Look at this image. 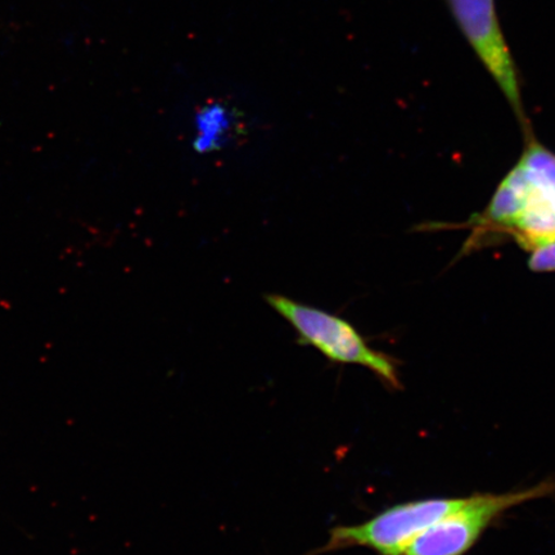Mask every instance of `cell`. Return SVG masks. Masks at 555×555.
I'll use <instances>...</instances> for the list:
<instances>
[{"mask_svg": "<svg viewBox=\"0 0 555 555\" xmlns=\"http://www.w3.org/2000/svg\"><path fill=\"white\" fill-rule=\"evenodd\" d=\"M483 231L508 233L527 251L555 238V154L531 138L519 162L474 219Z\"/></svg>", "mask_w": 555, "mask_h": 555, "instance_id": "1", "label": "cell"}, {"mask_svg": "<svg viewBox=\"0 0 555 555\" xmlns=\"http://www.w3.org/2000/svg\"><path fill=\"white\" fill-rule=\"evenodd\" d=\"M266 300L293 325L301 345L315 347L332 362L365 366L388 386L401 387L397 362L385 352L372 349L345 319L282 295H268Z\"/></svg>", "mask_w": 555, "mask_h": 555, "instance_id": "2", "label": "cell"}, {"mask_svg": "<svg viewBox=\"0 0 555 555\" xmlns=\"http://www.w3.org/2000/svg\"><path fill=\"white\" fill-rule=\"evenodd\" d=\"M554 482L509 494L475 495L416 537L402 555H463L481 538L502 513L535 499L553 494Z\"/></svg>", "mask_w": 555, "mask_h": 555, "instance_id": "3", "label": "cell"}, {"mask_svg": "<svg viewBox=\"0 0 555 555\" xmlns=\"http://www.w3.org/2000/svg\"><path fill=\"white\" fill-rule=\"evenodd\" d=\"M466 499H427L395 505L363 525L336 527L323 551L366 546L382 555H402L416 537L460 508Z\"/></svg>", "mask_w": 555, "mask_h": 555, "instance_id": "4", "label": "cell"}, {"mask_svg": "<svg viewBox=\"0 0 555 555\" xmlns=\"http://www.w3.org/2000/svg\"><path fill=\"white\" fill-rule=\"evenodd\" d=\"M446 3L486 72L501 88L518 119L525 122L518 69L498 17L495 0H446Z\"/></svg>", "mask_w": 555, "mask_h": 555, "instance_id": "5", "label": "cell"}, {"mask_svg": "<svg viewBox=\"0 0 555 555\" xmlns=\"http://www.w3.org/2000/svg\"><path fill=\"white\" fill-rule=\"evenodd\" d=\"M198 138L196 149L210 152L225 142L234 125V115L229 113L224 104L214 103L201 111L198 117Z\"/></svg>", "mask_w": 555, "mask_h": 555, "instance_id": "6", "label": "cell"}, {"mask_svg": "<svg viewBox=\"0 0 555 555\" xmlns=\"http://www.w3.org/2000/svg\"><path fill=\"white\" fill-rule=\"evenodd\" d=\"M529 267L533 272H555V238L530 251Z\"/></svg>", "mask_w": 555, "mask_h": 555, "instance_id": "7", "label": "cell"}]
</instances>
